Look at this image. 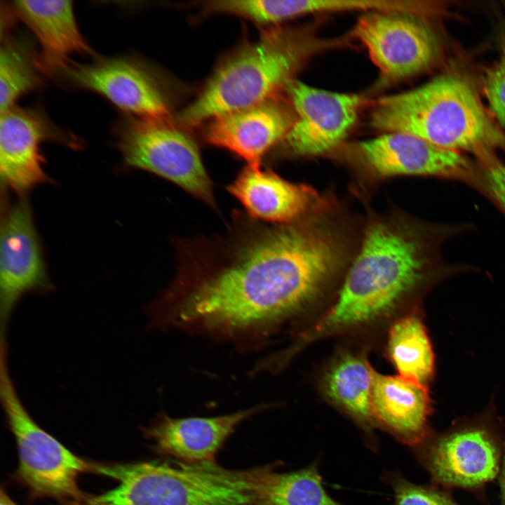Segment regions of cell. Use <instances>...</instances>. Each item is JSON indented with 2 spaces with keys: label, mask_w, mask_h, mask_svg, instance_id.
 Returning <instances> with one entry per match:
<instances>
[{
  "label": "cell",
  "mask_w": 505,
  "mask_h": 505,
  "mask_svg": "<svg viewBox=\"0 0 505 505\" xmlns=\"http://www.w3.org/2000/svg\"><path fill=\"white\" fill-rule=\"evenodd\" d=\"M168 290L182 323L247 331L292 317L343 279L354 255L345 226L326 212L269 224L236 211L220 236L179 241Z\"/></svg>",
  "instance_id": "cell-1"
},
{
  "label": "cell",
  "mask_w": 505,
  "mask_h": 505,
  "mask_svg": "<svg viewBox=\"0 0 505 505\" xmlns=\"http://www.w3.org/2000/svg\"><path fill=\"white\" fill-rule=\"evenodd\" d=\"M450 231L403 213L370 219L335 301L292 351L382 318L454 273L440 256Z\"/></svg>",
  "instance_id": "cell-2"
},
{
  "label": "cell",
  "mask_w": 505,
  "mask_h": 505,
  "mask_svg": "<svg viewBox=\"0 0 505 505\" xmlns=\"http://www.w3.org/2000/svg\"><path fill=\"white\" fill-rule=\"evenodd\" d=\"M375 128L407 133L444 149L475 155L480 162L505 151V135L489 118L470 86L443 75L413 90L379 99Z\"/></svg>",
  "instance_id": "cell-3"
},
{
  "label": "cell",
  "mask_w": 505,
  "mask_h": 505,
  "mask_svg": "<svg viewBox=\"0 0 505 505\" xmlns=\"http://www.w3.org/2000/svg\"><path fill=\"white\" fill-rule=\"evenodd\" d=\"M304 44L291 31L270 29L232 51L218 64L196 98L175 123L190 128L231 112L273 100L292 81Z\"/></svg>",
  "instance_id": "cell-4"
},
{
  "label": "cell",
  "mask_w": 505,
  "mask_h": 505,
  "mask_svg": "<svg viewBox=\"0 0 505 505\" xmlns=\"http://www.w3.org/2000/svg\"><path fill=\"white\" fill-rule=\"evenodd\" d=\"M118 485L72 505H245L243 480L215 462L95 463L94 472Z\"/></svg>",
  "instance_id": "cell-5"
},
{
  "label": "cell",
  "mask_w": 505,
  "mask_h": 505,
  "mask_svg": "<svg viewBox=\"0 0 505 505\" xmlns=\"http://www.w3.org/2000/svg\"><path fill=\"white\" fill-rule=\"evenodd\" d=\"M0 398L17 444V480L33 498L50 497L68 505L85 499L78 479L82 473H93L95 463L72 452L31 417L11 376L6 344L0 346Z\"/></svg>",
  "instance_id": "cell-6"
},
{
  "label": "cell",
  "mask_w": 505,
  "mask_h": 505,
  "mask_svg": "<svg viewBox=\"0 0 505 505\" xmlns=\"http://www.w3.org/2000/svg\"><path fill=\"white\" fill-rule=\"evenodd\" d=\"M116 136L127 166L169 180L217 210L198 145L184 128L169 119L130 116L118 125Z\"/></svg>",
  "instance_id": "cell-7"
},
{
  "label": "cell",
  "mask_w": 505,
  "mask_h": 505,
  "mask_svg": "<svg viewBox=\"0 0 505 505\" xmlns=\"http://www.w3.org/2000/svg\"><path fill=\"white\" fill-rule=\"evenodd\" d=\"M494 398L478 416L459 420L415 447L436 485L476 489L497 477L503 450Z\"/></svg>",
  "instance_id": "cell-8"
},
{
  "label": "cell",
  "mask_w": 505,
  "mask_h": 505,
  "mask_svg": "<svg viewBox=\"0 0 505 505\" xmlns=\"http://www.w3.org/2000/svg\"><path fill=\"white\" fill-rule=\"evenodd\" d=\"M354 152L358 168L370 180L419 175L478 185V170L462 154L440 148L410 133H386L358 142Z\"/></svg>",
  "instance_id": "cell-9"
},
{
  "label": "cell",
  "mask_w": 505,
  "mask_h": 505,
  "mask_svg": "<svg viewBox=\"0 0 505 505\" xmlns=\"http://www.w3.org/2000/svg\"><path fill=\"white\" fill-rule=\"evenodd\" d=\"M50 281L34 219L26 199L5 209L0 240L1 337H6L11 316L27 294L51 292Z\"/></svg>",
  "instance_id": "cell-10"
},
{
  "label": "cell",
  "mask_w": 505,
  "mask_h": 505,
  "mask_svg": "<svg viewBox=\"0 0 505 505\" xmlns=\"http://www.w3.org/2000/svg\"><path fill=\"white\" fill-rule=\"evenodd\" d=\"M62 72L73 84L100 94L132 117L169 119L171 104L162 81L135 58L70 62Z\"/></svg>",
  "instance_id": "cell-11"
},
{
  "label": "cell",
  "mask_w": 505,
  "mask_h": 505,
  "mask_svg": "<svg viewBox=\"0 0 505 505\" xmlns=\"http://www.w3.org/2000/svg\"><path fill=\"white\" fill-rule=\"evenodd\" d=\"M354 33L383 76L389 79L419 73L431 65L438 54L434 34L411 13L367 12L359 18Z\"/></svg>",
  "instance_id": "cell-12"
},
{
  "label": "cell",
  "mask_w": 505,
  "mask_h": 505,
  "mask_svg": "<svg viewBox=\"0 0 505 505\" xmlns=\"http://www.w3.org/2000/svg\"><path fill=\"white\" fill-rule=\"evenodd\" d=\"M288 90L297 117L283 140L287 152L311 156L338 146L355 123L359 97L298 81H291Z\"/></svg>",
  "instance_id": "cell-13"
},
{
  "label": "cell",
  "mask_w": 505,
  "mask_h": 505,
  "mask_svg": "<svg viewBox=\"0 0 505 505\" xmlns=\"http://www.w3.org/2000/svg\"><path fill=\"white\" fill-rule=\"evenodd\" d=\"M53 140L79 147V141L58 128L38 109L14 106L0 116V174L5 187L25 194L46 182L41 146Z\"/></svg>",
  "instance_id": "cell-14"
},
{
  "label": "cell",
  "mask_w": 505,
  "mask_h": 505,
  "mask_svg": "<svg viewBox=\"0 0 505 505\" xmlns=\"http://www.w3.org/2000/svg\"><path fill=\"white\" fill-rule=\"evenodd\" d=\"M227 190L249 217L274 224L293 222L332 201L308 185L288 181L260 166H246Z\"/></svg>",
  "instance_id": "cell-15"
},
{
  "label": "cell",
  "mask_w": 505,
  "mask_h": 505,
  "mask_svg": "<svg viewBox=\"0 0 505 505\" xmlns=\"http://www.w3.org/2000/svg\"><path fill=\"white\" fill-rule=\"evenodd\" d=\"M292 123L288 111L273 99L212 119L206 123L203 139L234 153L248 166H258Z\"/></svg>",
  "instance_id": "cell-16"
},
{
  "label": "cell",
  "mask_w": 505,
  "mask_h": 505,
  "mask_svg": "<svg viewBox=\"0 0 505 505\" xmlns=\"http://www.w3.org/2000/svg\"><path fill=\"white\" fill-rule=\"evenodd\" d=\"M264 408L260 405L208 417L161 415L145 433L162 454L189 464L215 462L217 452L236 428Z\"/></svg>",
  "instance_id": "cell-17"
},
{
  "label": "cell",
  "mask_w": 505,
  "mask_h": 505,
  "mask_svg": "<svg viewBox=\"0 0 505 505\" xmlns=\"http://www.w3.org/2000/svg\"><path fill=\"white\" fill-rule=\"evenodd\" d=\"M371 407L375 424L404 445L415 447L433 433L428 387L374 370Z\"/></svg>",
  "instance_id": "cell-18"
},
{
  "label": "cell",
  "mask_w": 505,
  "mask_h": 505,
  "mask_svg": "<svg viewBox=\"0 0 505 505\" xmlns=\"http://www.w3.org/2000/svg\"><path fill=\"white\" fill-rule=\"evenodd\" d=\"M13 13L32 30L41 52L38 64L42 74L62 72L69 56L91 52L79 31L71 1H15Z\"/></svg>",
  "instance_id": "cell-19"
},
{
  "label": "cell",
  "mask_w": 505,
  "mask_h": 505,
  "mask_svg": "<svg viewBox=\"0 0 505 505\" xmlns=\"http://www.w3.org/2000/svg\"><path fill=\"white\" fill-rule=\"evenodd\" d=\"M374 370L359 354H340L325 372L322 387L326 398L349 416L363 431L371 450L377 445L371 407Z\"/></svg>",
  "instance_id": "cell-20"
},
{
  "label": "cell",
  "mask_w": 505,
  "mask_h": 505,
  "mask_svg": "<svg viewBox=\"0 0 505 505\" xmlns=\"http://www.w3.org/2000/svg\"><path fill=\"white\" fill-rule=\"evenodd\" d=\"M387 353L398 376L429 387L434 376V354L418 310H412L393 323L389 332Z\"/></svg>",
  "instance_id": "cell-21"
},
{
  "label": "cell",
  "mask_w": 505,
  "mask_h": 505,
  "mask_svg": "<svg viewBox=\"0 0 505 505\" xmlns=\"http://www.w3.org/2000/svg\"><path fill=\"white\" fill-rule=\"evenodd\" d=\"M276 467L272 465L266 476L262 505H345L325 489L318 462L289 472H278Z\"/></svg>",
  "instance_id": "cell-22"
},
{
  "label": "cell",
  "mask_w": 505,
  "mask_h": 505,
  "mask_svg": "<svg viewBox=\"0 0 505 505\" xmlns=\"http://www.w3.org/2000/svg\"><path fill=\"white\" fill-rule=\"evenodd\" d=\"M41 74L38 55L21 41L5 35L0 48V112L15 106L22 95L36 88Z\"/></svg>",
  "instance_id": "cell-23"
},
{
  "label": "cell",
  "mask_w": 505,
  "mask_h": 505,
  "mask_svg": "<svg viewBox=\"0 0 505 505\" xmlns=\"http://www.w3.org/2000/svg\"><path fill=\"white\" fill-rule=\"evenodd\" d=\"M382 480L393 491L392 505H459L448 492L432 485L415 484L397 472H385Z\"/></svg>",
  "instance_id": "cell-24"
},
{
  "label": "cell",
  "mask_w": 505,
  "mask_h": 505,
  "mask_svg": "<svg viewBox=\"0 0 505 505\" xmlns=\"http://www.w3.org/2000/svg\"><path fill=\"white\" fill-rule=\"evenodd\" d=\"M478 171V187L505 213V165L495 157L481 161Z\"/></svg>",
  "instance_id": "cell-25"
},
{
  "label": "cell",
  "mask_w": 505,
  "mask_h": 505,
  "mask_svg": "<svg viewBox=\"0 0 505 505\" xmlns=\"http://www.w3.org/2000/svg\"><path fill=\"white\" fill-rule=\"evenodd\" d=\"M484 89L492 112L505 127V55L488 69Z\"/></svg>",
  "instance_id": "cell-26"
},
{
  "label": "cell",
  "mask_w": 505,
  "mask_h": 505,
  "mask_svg": "<svg viewBox=\"0 0 505 505\" xmlns=\"http://www.w3.org/2000/svg\"><path fill=\"white\" fill-rule=\"evenodd\" d=\"M503 462H502V468H501V472L500 476V489H501V496L503 501L505 503V444H504V455H503Z\"/></svg>",
  "instance_id": "cell-27"
},
{
  "label": "cell",
  "mask_w": 505,
  "mask_h": 505,
  "mask_svg": "<svg viewBox=\"0 0 505 505\" xmlns=\"http://www.w3.org/2000/svg\"><path fill=\"white\" fill-rule=\"evenodd\" d=\"M0 505H18L8 495L6 492L3 487L0 492Z\"/></svg>",
  "instance_id": "cell-28"
}]
</instances>
